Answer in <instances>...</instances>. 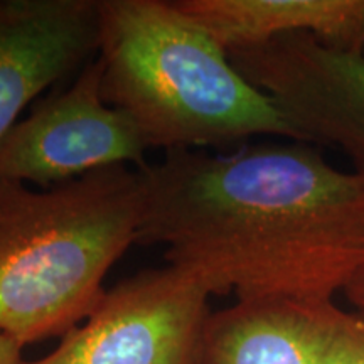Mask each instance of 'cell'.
Here are the masks:
<instances>
[{"mask_svg":"<svg viewBox=\"0 0 364 364\" xmlns=\"http://www.w3.org/2000/svg\"><path fill=\"white\" fill-rule=\"evenodd\" d=\"M139 172L136 245L162 247L211 295L334 299L364 265V169L309 144L174 150Z\"/></svg>","mask_w":364,"mask_h":364,"instance_id":"6da1fadb","label":"cell"},{"mask_svg":"<svg viewBox=\"0 0 364 364\" xmlns=\"http://www.w3.org/2000/svg\"><path fill=\"white\" fill-rule=\"evenodd\" d=\"M102 95L147 149L199 150L268 135L299 140L275 103L176 2L100 0Z\"/></svg>","mask_w":364,"mask_h":364,"instance_id":"7a4b0ae2","label":"cell"},{"mask_svg":"<svg viewBox=\"0 0 364 364\" xmlns=\"http://www.w3.org/2000/svg\"><path fill=\"white\" fill-rule=\"evenodd\" d=\"M140 213L142 179L132 166L43 191L0 179V332L27 346L81 324L136 243Z\"/></svg>","mask_w":364,"mask_h":364,"instance_id":"3957f363","label":"cell"},{"mask_svg":"<svg viewBox=\"0 0 364 364\" xmlns=\"http://www.w3.org/2000/svg\"><path fill=\"white\" fill-rule=\"evenodd\" d=\"M209 297L182 268L140 272L107 290L58 348L22 364H198Z\"/></svg>","mask_w":364,"mask_h":364,"instance_id":"277c9868","label":"cell"},{"mask_svg":"<svg viewBox=\"0 0 364 364\" xmlns=\"http://www.w3.org/2000/svg\"><path fill=\"white\" fill-rule=\"evenodd\" d=\"M142 135L105 102L98 59L70 88L43 100L0 140V179L48 189L115 166L144 167Z\"/></svg>","mask_w":364,"mask_h":364,"instance_id":"5b68a950","label":"cell"},{"mask_svg":"<svg viewBox=\"0 0 364 364\" xmlns=\"http://www.w3.org/2000/svg\"><path fill=\"white\" fill-rule=\"evenodd\" d=\"M228 56L284 113L300 142L336 145L364 169V53L294 33Z\"/></svg>","mask_w":364,"mask_h":364,"instance_id":"8992f818","label":"cell"},{"mask_svg":"<svg viewBox=\"0 0 364 364\" xmlns=\"http://www.w3.org/2000/svg\"><path fill=\"white\" fill-rule=\"evenodd\" d=\"M364 321L334 299L236 300L209 314L198 364H359Z\"/></svg>","mask_w":364,"mask_h":364,"instance_id":"52a82bcc","label":"cell"},{"mask_svg":"<svg viewBox=\"0 0 364 364\" xmlns=\"http://www.w3.org/2000/svg\"><path fill=\"white\" fill-rule=\"evenodd\" d=\"M98 51L100 0H0V140L39 93Z\"/></svg>","mask_w":364,"mask_h":364,"instance_id":"ba28073f","label":"cell"},{"mask_svg":"<svg viewBox=\"0 0 364 364\" xmlns=\"http://www.w3.org/2000/svg\"><path fill=\"white\" fill-rule=\"evenodd\" d=\"M176 6L226 53L294 33L364 53V0H177Z\"/></svg>","mask_w":364,"mask_h":364,"instance_id":"9c48e42d","label":"cell"},{"mask_svg":"<svg viewBox=\"0 0 364 364\" xmlns=\"http://www.w3.org/2000/svg\"><path fill=\"white\" fill-rule=\"evenodd\" d=\"M343 294L351 302L354 312L364 321V265L356 272L351 282L346 285Z\"/></svg>","mask_w":364,"mask_h":364,"instance_id":"30bf717a","label":"cell"},{"mask_svg":"<svg viewBox=\"0 0 364 364\" xmlns=\"http://www.w3.org/2000/svg\"><path fill=\"white\" fill-rule=\"evenodd\" d=\"M22 349L19 341L0 332V364H22Z\"/></svg>","mask_w":364,"mask_h":364,"instance_id":"8fae6325","label":"cell"},{"mask_svg":"<svg viewBox=\"0 0 364 364\" xmlns=\"http://www.w3.org/2000/svg\"><path fill=\"white\" fill-rule=\"evenodd\" d=\"M359 364H364V363H359Z\"/></svg>","mask_w":364,"mask_h":364,"instance_id":"7c38bea8","label":"cell"}]
</instances>
